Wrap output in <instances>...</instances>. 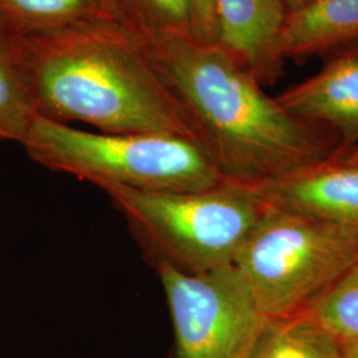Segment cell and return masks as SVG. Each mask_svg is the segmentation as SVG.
Listing matches in <instances>:
<instances>
[{
  "instance_id": "obj_1",
  "label": "cell",
  "mask_w": 358,
  "mask_h": 358,
  "mask_svg": "<svg viewBox=\"0 0 358 358\" xmlns=\"http://www.w3.org/2000/svg\"><path fill=\"white\" fill-rule=\"evenodd\" d=\"M136 38L224 180L260 187L338 150L333 133L291 115L217 44Z\"/></svg>"
},
{
  "instance_id": "obj_2",
  "label": "cell",
  "mask_w": 358,
  "mask_h": 358,
  "mask_svg": "<svg viewBox=\"0 0 358 358\" xmlns=\"http://www.w3.org/2000/svg\"><path fill=\"white\" fill-rule=\"evenodd\" d=\"M35 115L83 122L110 134H170L195 140L180 103L137 38L100 17L22 38Z\"/></svg>"
},
{
  "instance_id": "obj_3",
  "label": "cell",
  "mask_w": 358,
  "mask_h": 358,
  "mask_svg": "<svg viewBox=\"0 0 358 358\" xmlns=\"http://www.w3.org/2000/svg\"><path fill=\"white\" fill-rule=\"evenodd\" d=\"M101 190L154 268L190 275L234 266L266 210L256 187L229 180L196 192Z\"/></svg>"
},
{
  "instance_id": "obj_4",
  "label": "cell",
  "mask_w": 358,
  "mask_h": 358,
  "mask_svg": "<svg viewBox=\"0 0 358 358\" xmlns=\"http://www.w3.org/2000/svg\"><path fill=\"white\" fill-rule=\"evenodd\" d=\"M22 145L38 165L99 189L196 192L224 180L199 142L180 136L94 133L35 115Z\"/></svg>"
},
{
  "instance_id": "obj_5",
  "label": "cell",
  "mask_w": 358,
  "mask_h": 358,
  "mask_svg": "<svg viewBox=\"0 0 358 358\" xmlns=\"http://www.w3.org/2000/svg\"><path fill=\"white\" fill-rule=\"evenodd\" d=\"M358 259V230L266 206L234 266L268 319L300 313Z\"/></svg>"
},
{
  "instance_id": "obj_6",
  "label": "cell",
  "mask_w": 358,
  "mask_h": 358,
  "mask_svg": "<svg viewBox=\"0 0 358 358\" xmlns=\"http://www.w3.org/2000/svg\"><path fill=\"white\" fill-rule=\"evenodd\" d=\"M174 332V358H248L268 317L235 266L206 273L155 268Z\"/></svg>"
},
{
  "instance_id": "obj_7",
  "label": "cell",
  "mask_w": 358,
  "mask_h": 358,
  "mask_svg": "<svg viewBox=\"0 0 358 358\" xmlns=\"http://www.w3.org/2000/svg\"><path fill=\"white\" fill-rule=\"evenodd\" d=\"M320 59L315 75L275 97L291 115L333 133L338 150H345L358 145V38Z\"/></svg>"
},
{
  "instance_id": "obj_8",
  "label": "cell",
  "mask_w": 358,
  "mask_h": 358,
  "mask_svg": "<svg viewBox=\"0 0 358 358\" xmlns=\"http://www.w3.org/2000/svg\"><path fill=\"white\" fill-rule=\"evenodd\" d=\"M256 189L268 207L358 230V162L333 154Z\"/></svg>"
},
{
  "instance_id": "obj_9",
  "label": "cell",
  "mask_w": 358,
  "mask_h": 358,
  "mask_svg": "<svg viewBox=\"0 0 358 358\" xmlns=\"http://www.w3.org/2000/svg\"><path fill=\"white\" fill-rule=\"evenodd\" d=\"M217 45L255 77L262 87L275 85L285 73L280 51L288 20L282 0H214Z\"/></svg>"
},
{
  "instance_id": "obj_10",
  "label": "cell",
  "mask_w": 358,
  "mask_h": 358,
  "mask_svg": "<svg viewBox=\"0 0 358 358\" xmlns=\"http://www.w3.org/2000/svg\"><path fill=\"white\" fill-rule=\"evenodd\" d=\"M358 38V0H317L291 13L282 31L285 62L303 63Z\"/></svg>"
},
{
  "instance_id": "obj_11",
  "label": "cell",
  "mask_w": 358,
  "mask_h": 358,
  "mask_svg": "<svg viewBox=\"0 0 358 358\" xmlns=\"http://www.w3.org/2000/svg\"><path fill=\"white\" fill-rule=\"evenodd\" d=\"M248 358H341V341L303 310L267 319Z\"/></svg>"
},
{
  "instance_id": "obj_12",
  "label": "cell",
  "mask_w": 358,
  "mask_h": 358,
  "mask_svg": "<svg viewBox=\"0 0 358 358\" xmlns=\"http://www.w3.org/2000/svg\"><path fill=\"white\" fill-rule=\"evenodd\" d=\"M35 115L24 73L22 36L0 20V141L22 143Z\"/></svg>"
},
{
  "instance_id": "obj_13",
  "label": "cell",
  "mask_w": 358,
  "mask_h": 358,
  "mask_svg": "<svg viewBox=\"0 0 358 358\" xmlns=\"http://www.w3.org/2000/svg\"><path fill=\"white\" fill-rule=\"evenodd\" d=\"M109 17L103 0H0V20L27 38Z\"/></svg>"
},
{
  "instance_id": "obj_14",
  "label": "cell",
  "mask_w": 358,
  "mask_h": 358,
  "mask_svg": "<svg viewBox=\"0 0 358 358\" xmlns=\"http://www.w3.org/2000/svg\"><path fill=\"white\" fill-rule=\"evenodd\" d=\"M110 11L136 36H192V0H110Z\"/></svg>"
},
{
  "instance_id": "obj_15",
  "label": "cell",
  "mask_w": 358,
  "mask_h": 358,
  "mask_svg": "<svg viewBox=\"0 0 358 358\" xmlns=\"http://www.w3.org/2000/svg\"><path fill=\"white\" fill-rule=\"evenodd\" d=\"M306 310L340 341L358 338V259Z\"/></svg>"
},
{
  "instance_id": "obj_16",
  "label": "cell",
  "mask_w": 358,
  "mask_h": 358,
  "mask_svg": "<svg viewBox=\"0 0 358 358\" xmlns=\"http://www.w3.org/2000/svg\"><path fill=\"white\" fill-rule=\"evenodd\" d=\"M192 38L206 43L217 44V17L214 0H192Z\"/></svg>"
},
{
  "instance_id": "obj_17",
  "label": "cell",
  "mask_w": 358,
  "mask_h": 358,
  "mask_svg": "<svg viewBox=\"0 0 358 358\" xmlns=\"http://www.w3.org/2000/svg\"><path fill=\"white\" fill-rule=\"evenodd\" d=\"M341 358H358V338L341 341Z\"/></svg>"
},
{
  "instance_id": "obj_18",
  "label": "cell",
  "mask_w": 358,
  "mask_h": 358,
  "mask_svg": "<svg viewBox=\"0 0 358 358\" xmlns=\"http://www.w3.org/2000/svg\"><path fill=\"white\" fill-rule=\"evenodd\" d=\"M315 1H317V0H282V3H284V6H285V8H287L289 15L306 8L309 4L315 3Z\"/></svg>"
},
{
  "instance_id": "obj_19",
  "label": "cell",
  "mask_w": 358,
  "mask_h": 358,
  "mask_svg": "<svg viewBox=\"0 0 358 358\" xmlns=\"http://www.w3.org/2000/svg\"><path fill=\"white\" fill-rule=\"evenodd\" d=\"M334 155H337L338 158H343L345 161H350V162H358V145L349 148L345 150H337Z\"/></svg>"
},
{
  "instance_id": "obj_20",
  "label": "cell",
  "mask_w": 358,
  "mask_h": 358,
  "mask_svg": "<svg viewBox=\"0 0 358 358\" xmlns=\"http://www.w3.org/2000/svg\"><path fill=\"white\" fill-rule=\"evenodd\" d=\"M103 3H105V10H106V15H108L110 19H113V17H112V11H110V0H103Z\"/></svg>"
}]
</instances>
